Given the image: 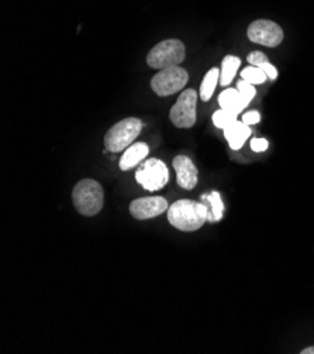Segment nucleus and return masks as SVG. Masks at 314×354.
Returning a JSON list of instances; mask_svg holds the SVG:
<instances>
[{
    "instance_id": "obj_7",
    "label": "nucleus",
    "mask_w": 314,
    "mask_h": 354,
    "mask_svg": "<svg viewBox=\"0 0 314 354\" xmlns=\"http://www.w3.org/2000/svg\"><path fill=\"white\" fill-rule=\"evenodd\" d=\"M196 104H197V92L195 89H186L182 92L172 106L169 112V119L179 129H190L196 123Z\"/></svg>"
},
{
    "instance_id": "obj_18",
    "label": "nucleus",
    "mask_w": 314,
    "mask_h": 354,
    "mask_svg": "<svg viewBox=\"0 0 314 354\" xmlns=\"http://www.w3.org/2000/svg\"><path fill=\"white\" fill-rule=\"evenodd\" d=\"M235 120H237V115L230 113V112H227V111H224V109H220V111L215 112V115H213V123H215V126L219 127V129H223V130H224L227 126H230L231 123H234Z\"/></svg>"
},
{
    "instance_id": "obj_12",
    "label": "nucleus",
    "mask_w": 314,
    "mask_h": 354,
    "mask_svg": "<svg viewBox=\"0 0 314 354\" xmlns=\"http://www.w3.org/2000/svg\"><path fill=\"white\" fill-rule=\"evenodd\" d=\"M148 146L146 143H134L131 145L126 151L124 154L121 156V160H120V168L123 171H127V169H131L133 167L138 165L139 162H143V160L148 156Z\"/></svg>"
},
{
    "instance_id": "obj_19",
    "label": "nucleus",
    "mask_w": 314,
    "mask_h": 354,
    "mask_svg": "<svg viewBox=\"0 0 314 354\" xmlns=\"http://www.w3.org/2000/svg\"><path fill=\"white\" fill-rule=\"evenodd\" d=\"M237 89H238V92L241 93L242 99L246 100L247 104H250V102L254 99V96H255V93H257L254 85L250 84V82H247V81H244V80H241V81L237 82Z\"/></svg>"
},
{
    "instance_id": "obj_10",
    "label": "nucleus",
    "mask_w": 314,
    "mask_h": 354,
    "mask_svg": "<svg viewBox=\"0 0 314 354\" xmlns=\"http://www.w3.org/2000/svg\"><path fill=\"white\" fill-rule=\"evenodd\" d=\"M173 169L177 172L178 185L184 189H193L199 181V172L193 161L186 156H178L173 158Z\"/></svg>"
},
{
    "instance_id": "obj_20",
    "label": "nucleus",
    "mask_w": 314,
    "mask_h": 354,
    "mask_svg": "<svg viewBox=\"0 0 314 354\" xmlns=\"http://www.w3.org/2000/svg\"><path fill=\"white\" fill-rule=\"evenodd\" d=\"M247 59H248V62H250L251 65H254V66H259V65H262L264 62L268 61V59H266V55H265L264 53H261V51H254V53H251V54L247 57Z\"/></svg>"
},
{
    "instance_id": "obj_23",
    "label": "nucleus",
    "mask_w": 314,
    "mask_h": 354,
    "mask_svg": "<svg viewBox=\"0 0 314 354\" xmlns=\"http://www.w3.org/2000/svg\"><path fill=\"white\" fill-rule=\"evenodd\" d=\"M259 120H261V116H259V113H258V112H255V111L247 112L246 115L242 116V122L246 123V124H248V126H251V124H257Z\"/></svg>"
},
{
    "instance_id": "obj_6",
    "label": "nucleus",
    "mask_w": 314,
    "mask_h": 354,
    "mask_svg": "<svg viewBox=\"0 0 314 354\" xmlns=\"http://www.w3.org/2000/svg\"><path fill=\"white\" fill-rule=\"evenodd\" d=\"M189 81L188 71L178 66L161 69L151 80V88L158 96H169L182 91Z\"/></svg>"
},
{
    "instance_id": "obj_13",
    "label": "nucleus",
    "mask_w": 314,
    "mask_h": 354,
    "mask_svg": "<svg viewBox=\"0 0 314 354\" xmlns=\"http://www.w3.org/2000/svg\"><path fill=\"white\" fill-rule=\"evenodd\" d=\"M219 104H220L222 109H224L230 113H234V115H239L248 106L246 103V100L242 99L238 89H226V91H223L219 96Z\"/></svg>"
},
{
    "instance_id": "obj_15",
    "label": "nucleus",
    "mask_w": 314,
    "mask_h": 354,
    "mask_svg": "<svg viewBox=\"0 0 314 354\" xmlns=\"http://www.w3.org/2000/svg\"><path fill=\"white\" fill-rule=\"evenodd\" d=\"M219 82H220V69L212 68V69L208 71V73L204 75V80H203V82H202V86H200V99L204 100V102L210 100Z\"/></svg>"
},
{
    "instance_id": "obj_11",
    "label": "nucleus",
    "mask_w": 314,
    "mask_h": 354,
    "mask_svg": "<svg viewBox=\"0 0 314 354\" xmlns=\"http://www.w3.org/2000/svg\"><path fill=\"white\" fill-rule=\"evenodd\" d=\"M223 131L231 150H235V151L239 150L244 146V143L247 141V138L251 136L250 126L244 122H237V120L230 126H227Z\"/></svg>"
},
{
    "instance_id": "obj_1",
    "label": "nucleus",
    "mask_w": 314,
    "mask_h": 354,
    "mask_svg": "<svg viewBox=\"0 0 314 354\" xmlns=\"http://www.w3.org/2000/svg\"><path fill=\"white\" fill-rule=\"evenodd\" d=\"M169 223L182 232H196L208 221V207L203 202L181 199L168 207Z\"/></svg>"
},
{
    "instance_id": "obj_3",
    "label": "nucleus",
    "mask_w": 314,
    "mask_h": 354,
    "mask_svg": "<svg viewBox=\"0 0 314 354\" xmlns=\"http://www.w3.org/2000/svg\"><path fill=\"white\" fill-rule=\"evenodd\" d=\"M143 122L137 118H127L116 123L104 136V147L108 151L120 153L128 149L143 130Z\"/></svg>"
},
{
    "instance_id": "obj_4",
    "label": "nucleus",
    "mask_w": 314,
    "mask_h": 354,
    "mask_svg": "<svg viewBox=\"0 0 314 354\" xmlns=\"http://www.w3.org/2000/svg\"><path fill=\"white\" fill-rule=\"evenodd\" d=\"M186 55V50L182 41L177 39L164 40L147 55V64L154 69H165L170 66H178Z\"/></svg>"
},
{
    "instance_id": "obj_5",
    "label": "nucleus",
    "mask_w": 314,
    "mask_h": 354,
    "mask_svg": "<svg viewBox=\"0 0 314 354\" xmlns=\"http://www.w3.org/2000/svg\"><path fill=\"white\" fill-rule=\"evenodd\" d=\"M135 180L144 189L155 192L168 184L169 171L161 160L150 158L139 164L135 171Z\"/></svg>"
},
{
    "instance_id": "obj_17",
    "label": "nucleus",
    "mask_w": 314,
    "mask_h": 354,
    "mask_svg": "<svg viewBox=\"0 0 314 354\" xmlns=\"http://www.w3.org/2000/svg\"><path fill=\"white\" fill-rule=\"evenodd\" d=\"M241 78L244 81L253 84V85H261L268 80V77H266L264 71L259 66H254V65L244 68L241 71Z\"/></svg>"
},
{
    "instance_id": "obj_2",
    "label": "nucleus",
    "mask_w": 314,
    "mask_h": 354,
    "mask_svg": "<svg viewBox=\"0 0 314 354\" xmlns=\"http://www.w3.org/2000/svg\"><path fill=\"white\" fill-rule=\"evenodd\" d=\"M72 201L81 215L95 216L103 207V188L95 180H82L72 191Z\"/></svg>"
},
{
    "instance_id": "obj_22",
    "label": "nucleus",
    "mask_w": 314,
    "mask_h": 354,
    "mask_svg": "<svg viewBox=\"0 0 314 354\" xmlns=\"http://www.w3.org/2000/svg\"><path fill=\"white\" fill-rule=\"evenodd\" d=\"M259 68L266 74V77L269 80H276L277 78V69L271 64V62H264L262 65H259Z\"/></svg>"
},
{
    "instance_id": "obj_8",
    "label": "nucleus",
    "mask_w": 314,
    "mask_h": 354,
    "mask_svg": "<svg viewBox=\"0 0 314 354\" xmlns=\"http://www.w3.org/2000/svg\"><path fill=\"white\" fill-rule=\"evenodd\" d=\"M247 35L253 43L265 47H277L284 40V30L271 20H255L250 24Z\"/></svg>"
},
{
    "instance_id": "obj_24",
    "label": "nucleus",
    "mask_w": 314,
    "mask_h": 354,
    "mask_svg": "<svg viewBox=\"0 0 314 354\" xmlns=\"http://www.w3.org/2000/svg\"><path fill=\"white\" fill-rule=\"evenodd\" d=\"M300 354H314V346H311V347H306V348H303L302 351H300Z\"/></svg>"
},
{
    "instance_id": "obj_16",
    "label": "nucleus",
    "mask_w": 314,
    "mask_h": 354,
    "mask_svg": "<svg viewBox=\"0 0 314 354\" xmlns=\"http://www.w3.org/2000/svg\"><path fill=\"white\" fill-rule=\"evenodd\" d=\"M239 65H241V59L238 57L227 55L223 59L222 69H220V84H222V86H227L233 82Z\"/></svg>"
},
{
    "instance_id": "obj_9",
    "label": "nucleus",
    "mask_w": 314,
    "mask_h": 354,
    "mask_svg": "<svg viewBox=\"0 0 314 354\" xmlns=\"http://www.w3.org/2000/svg\"><path fill=\"white\" fill-rule=\"evenodd\" d=\"M168 207V202L162 196L138 198L130 203V214L138 221H147L159 216Z\"/></svg>"
},
{
    "instance_id": "obj_14",
    "label": "nucleus",
    "mask_w": 314,
    "mask_h": 354,
    "mask_svg": "<svg viewBox=\"0 0 314 354\" xmlns=\"http://www.w3.org/2000/svg\"><path fill=\"white\" fill-rule=\"evenodd\" d=\"M203 203L208 207V222H219L223 218L224 205L219 192H210L203 195Z\"/></svg>"
},
{
    "instance_id": "obj_21",
    "label": "nucleus",
    "mask_w": 314,
    "mask_h": 354,
    "mask_svg": "<svg viewBox=\"0 0 314 354\" xmlns=\"http://www.w3.org/2000/svg\"><path fill=\"white\" fill-rule=\"evenodd\" d=\"M251 149L255 153H262L268 149V140L265 138H253L251 141Z\"/></svg>"
}]
</instances>
